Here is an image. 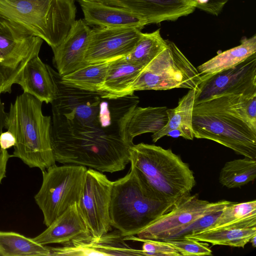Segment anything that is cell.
Wrapping results in <instances>:
<instances>
[{
	"label": "cell",
	"mask_w": 256,
	"mask_h": 256,
	"mask_svg": "<svg viewBox=\"0 0 256 256\" xmlns=\"http://www.w3.org/2000/svg\"><path fill=\"white\" fill-rule=\"evenodd\" d=\"M7 112L5 111L4 104L0 96V135L5 128V120ZM12 157L7 150L2 148L0 146V184L6 177L7 164L9 158Z\"/></svg>",
	"instance_id": "e575fe53"
},
{
	"label": "cell",
	"mask_w": 256,
	"mask_h": 256,
	"mask_svg": "<svg viewBox=\"0 0 256 256\" xmlns=\"http://www.w3.org/2000/svg\"><path fill=\"white\" fill-rule=\"evenodd\" d=\"M200 78L194 104L222 95L256 93V54L232 68Z\"/></svg>",
	"instance_id": "8fae6325"
},
{
	"label": "cell",
	"mask_w": 256,
	"mask_h": 256,
	"mask_svg": "<svg viewBox=\"0 0 256 256\" xmlns=\"http://www.w3.org/2000/svg\"><path fill=\"white\" fill-rule=\"evenodd\" d=\"M238 228L256 227V200L234 202L225 206L212 226Z\"/></svg>",
	"instance_id": "cb8c5ba5"
},
{
	"label": "cell",
	"mask_w": 256,
	"mask_h": 256,
	"mask_svg": "<svg viewBox=\"0 0 256 256\" xmlns=\"http://www.w3.org/2000/svg\"><path fill=\"white\" fill-rule=\"evenodd\" d=\"M197 68L172 42L145 66L132 87L138 90H169L175 88L197 90L201 80Z\"/></svg>",
	"instance_id": "ba28073f"
},
{
	"label": "cell",
	"mask_w": 256,
	"mask_h": 256,
	"mask_svg": "<svg viewBox=\"0 0 256 256\" xmlns=\"http://www.w3.org/2000/svg\"><path fill=\"white\" fill-rule=\"evenodd\" d=\"M256 178V159L244 157L226 162L222 168L219 182L228 188H238Z\"/></svg>",
	"instance_id": "4316f807"
},
{
	"label": "cell",
	"mask_w": 256,
	"mask_h": 256,
	"mask_svg": "<svg viewBox=\"0 0 256 256\" xmlns=\"http://www.w3.org/2000/svg\"><path fill=\"white\" fill-rule=\"evenodd\" d=\"M256 54V36L244 37L240 44L218 53L216 56L200 65L197 70L204 78L232 68Z\"/></svg>",
	"instance_id": "44dd1931"
},
{
	"label": "cell",
	"mask_w": 256,
	"mask_h": 256,
	"mask_svg": "<svg viewBox=\"0 0 256 256\" xmlns=\"http://www.w3.org/2000/svg\"><path fill=\"white\" fill-rule=\"evenodd\" d=\"M167 46V40L161 36L160 30L142 33L132 51L125 58L130 62L144 68Z\"/></svg>",
	"instance_id": "83f0119b"
},
{
	"label": "cell",
	"mask_w": 256,
	"mask_h": 256,
	"mask_svg": "<svg viewBox=\"0 0 256 256\" xmlns=\"http://www.w3.org/2000/svg\"><path fill=\"white\" fill-rule=\"evenodd\" d=\"M256 235V227L238 228L221 227L206 230L184 238H192L213 245L227 246L244 248Z\"/></svg>",
	"instance_id": "603a6c76"
},
{
	"label": "cell",
	"mask_w": 256,
	"mask_h": 256,
	"mask_svg": "<svg viewBox=\"0 0 256 256\" xmlns=\"http://www.w3.org/2000/svg\"><path fill=\"white\" fill-rule=\"evenodd\" d=\"M43 41L38 36L15 38L0 34V52L10 60L24 66L31 58L38 55Z\"/></svg>",
	"instance_id": "d4e9b609"
},
{
	"label": "cell",
	"mask_w": 256,
	"mask_h": 256,
	"mask_svg": "<svg viewBox=\"0 0 256 256\" xmlns=\"http://www.w3.org/2000/svg\"><path fill=\"white\" fill-rule=\"evenodd\" d=\"M87 24L98 27H134L142 29L146 22L130 11L94 0H77Z\"/></svg>",
	"instance_id": "e0dca14e"
},
{
	"label": "cell",
	"mask_w": 256,
	"mask_h": 256,
	"mask_svg": "<svg viewBox=\"0 0 256 256\" xmlns=\"http://www.w3.org/2000/svg\"><path fill=\"white\" fill-rule=\"evenodd\" d=\"M134 94L113 98L70 86L52 104L51 142L56 162L100 172L122 170L134 144L127 132L139 103Z\"/></svg>",
	"instance_id": "6da1fadb"
},
{
	"label": "cell",
	"mask_w": 256,
	"mask_h": 256,
	"mask_svg": "<svg viewBox=\"0 0 256 256\" xmlns=\"http://www.w3.org/2000/svg\"><path fill=\"white\" fill-rule=\"evenodd\" d=\"M144 68L125 57L110 62L100 92L113 98L133 94L132 86Z\"/></svg>",
	"instance_id": "ffe728a7"
},
{
	"label": "cell",
	"mask_w": 256,
	"mask_h": 256,
	"mask_svg": "<svg viewBox=\"0 0 256 256\" xmlns=\"http://www.w3.org/2000/svg\"><path fill=\"white\" fill-rule=\"evenodd\" d=\"M196 90L190 89L181 98L178 106L166 110L168 121L159 132L152 136V142H156L164 136H182L192 140L194 138L192 117Z\"/></svg>",
	"instance_id": "d6986e66"
},
{
	"label": "cell",
	"mask_w": 256,
	"mask_h": 256,
	"mask_svg": "<svg viewBox=\"0 0 256 256\" xmlns=\"http://www.w3.org/2000/svg\"><path fill=\"white\" fill-rule=\"evenodd\" d=\"M0 34H7L6 30L2 23L0 22Z\"/></svg>",
	"instance_id": "8d00e7d4"
},
{
	"label": "cell",
	"mask_w": 256,
	"mask_h": 256,
	"mask_svg": "<svg viewBox=\"0 0 256 256\" xmlns=\"http://www.w3.org/2000/svg\"><path fill=\"white\" fill-rule=\"evenodd\" d=\"M86 166L66 164L54 165L42 171V182L34 200L48 227L80 198Z\"/></svg>",
	"instance_id": "52a82bcc"
},
{
	"label": "cell",
	"mask_w": 256,
	"mask_h": 256,
	"mask_svg": "<svg viewBox=\"0 0 256 256\" xmlns=\"http://www.w3.org/2000/svg\"><path fill=\"white\" fill-rule=\"evenodd\" d=\"M16 143L14 135L9 130L2 132L0 135V146L2 148L8 150L14 146Z\"/></svg>",
	"instance_id": "d590c367"
},
{
	"label": "cell",
	"mask_w": 256,
	"mask_h": 256,
	"mask_svg": "<svg viewBox=\"0 0 256 256\" xmlns=\"http://www.w3.org/2000/svg\"><path fill=\"white\" fill-rule=\"evenodd\" d=\"M125 240L142 242V250L144 256H180V253L166 241L148 239H138L135 236L124 237Z\"/></svg>",
	"instance_id": "1f68e13d"
},
{
	"label": "cell",
	"mask_w": 256,
	"mask_h": 256,
	"mask_svg": "<svg viewBox=\"0 0 256 256\" xmlns=\"http://www.w3.org/2000/svg\"><path fill=\"white\" fill-rule=\"evenodd\" d=\"M234 95L216 96L194 105V138L213 140L238 154L256 159V132L235 112Z\"/></svg>",
	"instance_id": "5b68a950"
},
{
	"label": "cell",
	"mask_w": 256,
	"mask_h": 256,
	"mask_svg": "<svg viewBox=\"0 0 256 256\" xmlns=\"http://www.w3.org/2000/svg\"><path fill=\"white\" fill-rule=\"evenodd\" d=\"M90 30L84 20H76L62 42L52 50L53 64L61 76L86 66L84 58Z\"/></svg>",
	"instance_id": "9a60e30c"
},
{
	"label": "cell",
	"mask_w": 256,
	"mask_h": 256,
	"mask_svg": "<svg viewBox=\"0 0 256 256\" xmlns=\"http://www.w3.org/2000/svg\"><path fill=\"white\" fill-rule=\"evenodd\" d=\"M112 185V182L102 172L87 169L78 204L94 236H100L112 230L110 216Z\"/></svg>",
	"instance_id": "30bf717a"
},
{
	"label": "cell",
	"mask_w": 256,
	"mask_h": 256,
	"mask_svg": "<svg viewBox=\"0 0 256 256\" xmlns=\"http://www.w3.org/2000/svg\"><path fill=\"white\" fill-rule=\"evenodd\" d=\"M232 202H209L197 194L182 198L167 213L162 215L138 233V239L166 241L174 234L207 214L220 210Z\"/></svg>",
	"instance_id": "9c48e42d"
},
{
	"label": "cell",
	"mask_w": 256,
	"mask_h": 256,
	"mask_svg": "<svg viewBox=\"0 0 256 256\" xmlns=\"http://www.w3.org/2000/svg\"><path fill=\"white\" fill-rule=\"evenodd\" d=\"M124 8L148 24L176 20L192 13L195 7L186 0H94Z\"/></svg>",
	"instance_id": "5bb4252c"
},
{
	"label": "cell",
	"mask_w": 256,
	"mask_h": 256,
	"mask_svg": "<svg viewBox=\"0 0 256 256\" xmlns=\"http://www.w3.org/2000/svg\"><path fill=\"white\" fill-rule=\"evenodd\" d=\"M222 210L207 214L200 218L174 234L167 240L182 238L190 234L208 229L214 223L220 216Z\"/></svg>",
	"instance_id": "d6a6232c"
},
{
	"label": "cell",
	"mask_w": 256,
	"mask_h": 256,
	"mask_svg": "<svg viewBox=\"0 0 256 256\" xmlns=\"http://www.w3.org/2000/svg\"><path fill=\"white\" fill-rule=\"evenodd\" d=\"M117 230L100 236L92 234L82 236L62 245L50 247L52 256H144L142 250L128 244Z\"/></svg>",
	"instance_id": "4fadbf2b"
},
{
	"label": "cell",
	"mask_w": 256,
	"mask_h": 256,
	"mask_svg": "<svg viewBox=\"0 0 256 256\" xmlns=\"http://www.w3.org/2000/svg\"><path fill=\"white\" fill-rule=\"evenodd\" d=\"M42 102L23 92L10 104L5 128L14 135L12 156L42 172L56 164L51 142L52 118L42 112Z\"/></svg>",
	"instance_id": "3957f363"
},
{
	"label": "cell",
	"mask_w": 256,
	"mask_h": 256,
	"mask_svg": "<svg viewBox=\"0 0 256 256\" xmlns=\"http://www.w3.org/2000/svg\"><path fill=\"white\" fill-rule=\"evenodd\" d=\"M141 30L134 27L96 26L91 29L84 58L86 65L126 57L139 40Z\"/></svg>",
	"instance_id": "7c38bea8"
},
{
	"label": "cell",
	"mask_w": 256,
	"mask_h": 256,
	"mask_svg": "<svg viewBox=\"0 0 256 256\" xmlns=\"http://www.w3.org/2000/svg\"><path fill=\"white\" fill-rule=\"evenodd\" d=\"M0 256H50L49 246L14 232L0 230Z\"/></svg>",
	"instance_id": "484cf974"
},
{
	"label": "cell",
	"mask_w": 256,
	"mask_h": 256,
	"mask_svg": "<svg viewBox=\"0 0 256 256\" xmlns=\"http://www.w3.org/2000/svg\"><path fill=\"white\" fill-rule=\"evenodd\" d=\"M174 247L181 256H211L212 250L208 244L188 238L172 239L166 241Z\"/></svg>",
	"instance_id": "4dcf8cb0"
},
{
	"label": "cell",
	"mask_w": 256,
	"mask_h": 256,
	"mask_svg": "<svg viewBox=\"0 0 256 256\" xmlns=\"http://www.w3.org/2000/svg\"><path fill=\"white\" fill-rule=\"evenodd\" d=\"M91 234L77 203L70 206L40 234L32 238L37 243L46 246L62 245Z\"/></svg>",
	"instance_id": "2e32d148"
},
{
	"label": "cell",
	"mask_w": 256,
	"mask_h": 256,
	"mask_svg": "<svg viewBox=\"0 0 256 256\" xmlns=\"http://www.w3.org/2000/svg\"><path fill=\"white\" fill-rule=\"evenodd\" d=\"M109 62L89 64L64 76L63 82L91 92H100Z\"/></svg>",
	"instance_id": "f1b7e54d"
},
{
	"label": "cell",
	"mask_w": 256,
	"mask_h": 256,
	"mask_svg": "<svg viewBox=\"0 0 256 256\" xmlns=\"http://www.w3.org/2000/svg\"><path fill=\"white\" fill-rule=\"evenodd\" d=\"M16 84L24 92L28 94L42 102L50 103L55 96L54 84L47 67L38 55L31 58L20 72Z\"/></svg>",
	"instance_id": "ac0fdd59"
},
{
	"label": "cell",
	"mask_w": 256,
	"mask_h": 256,
	"mask_svg": "<svg viewBox=\"0 0 256 256\" xmlns=\"http://www.w3.org/2000/svg\"><path fill=\"white\" fill-rule=\"evenodd\" d=\"M195 8L218 16L230 0H186Z\"/></svg>",
	"instance_id": "836d02e7"
},
{
	"label": "cell",
	"mask_w": 256,
	"mask_h": 256,
	"mask_svg": "<svg viewBox=\"0 0 256 256\" xmlns=\"http://www.w3.org/2000/svg\"><path fill=\"white\" fill-rule=\"evenodd\" d=\"M254 248L256 247V235L251 238L250 242Z\"/></svg>",
	"instance_id": "74e56055"
},
{
	"label": "cell",
	"mask_w": 256,
	"mask_h": 256,
	"mask_svg": "<svg viewBox=\"0 0 256 256\" xmlns=\"http://www.w3.org/2000/svg\"><path fill=\"white\" fill-rule=\"evenodd\" d=\"M166 106L142 108L138 106L132 113L128 120L127 132L134 138L148 132L156 134L167 124L168 117Z\"/></svg>",
	"instance_id": "7402d4cb"
},
{
	"label": "cell",
	"mask_w": 256,
	"mask_h": 256,
	"mask_svg": "<svg viewBox=\"0 0 256 256\" xmlns=\"http://www.w3.org/2000/svg\"><path fill=\"white\" fill-rule=\"evenodd\" d=\"M130 168L162 200L176 205L196 184L188 165L170 149L140 143L130 149Z\"/></svg>",
	"instance_id": "277c9868"
},
{
	"label": "cell",
	"mask_w": 256,
	"mask_h": 256,
	"mask_svg": "<svg viewBox=\"0 0 256 256\" xmlns=\"http://www.w3.org/2000/svg\"><path fill=\"white\" fill-rule=\"evenodd\" d=\"M174 206L160 200L130 168L112 182L110 224L124 237L135 236Z\"/></svg>",
	"instance_id": "8992f818"
},
{
	"label": "cell",
	"mask_w": 256,
	"mask_h": 256,
	"mask_svg": "<svg viewBox=\"0 0 256 256\" xmlns=\"http://www.w3.org/2000/svg\"><path fill=\"white\" fill-rule=\"evenodd\" d=\"M24 66L10 60L0 52V95L10 93Z\"/></svg>",
	"instance_id": "f546056e"
},
{
	"label": "cell",
	"mask_w": 256,
	"mask_h": 256,
	"mask_svg": "<svg viewBox=\"0 0 256 256\" xmlns=\"http://www.w3.org/2000/svg\"><path fill=\"white\" fill-rule=\"evenodd\" d=\"M76 12L74 0H0V22L8 36H38L52 50L68 34Z\"/></svg>",
	"instance_id": "7a4b0ae2"
}]
</instances>
